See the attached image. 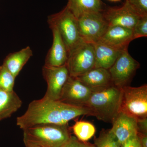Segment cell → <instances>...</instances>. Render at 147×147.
Instances as JSON below:
<instances>
[{
	"mask_svg": "<svg viewBox=\"0 0 147 147\" xmlns=\"http://www.w3.org/2000/svg\"><path fill=\"white\" fill-rule=\"evenodd\" d=\"M82 115L90 116L89 110L84 106L69 105L43 96L29 104L26 112L16 119V125L23 130L41 124L64 125Z\"/></svg>",
	"mask_w": 147,
	"mask_h": 147,
	"instance_id": "1",
	"label": "cell"
},
{
	"mask_svg": "<svg viewBox=\"0 0 147 147\" xmlns=\"http://www.w3.org/2000/svg\"><path fill=\"white\" fill-rule=\"evenodd\" d=\"M121 93V88L113 85L101 90L93 92L84 106L89 110L90 116L112 123L119 113Z\"/></svg>",
	"mask_w": 147,
	"mask_h": 147,
	"instance_id": "2",
	"label": "cell"
},
{
	"mask_svg": "<svg viewBox=\"0 0 147 147\" xmlns=\"http://www.w3.org/2000/svg\"><path fill=\"white\" fill-rule=\"evenodd\" d=\"M23 130L24 141L42 147H61L71 137L67 124H41Z\"/></svg>",
	"mask_w": 147,
	"mask_h": 147,
	"instance_id": "3",
	"label": "cell"
},
{
	"mask_svg": "<svg viewBox=\"0 0 147 147\" xmlns=\"http://www.w3.org/2000/svg\"><path fill=\"white\" fill-rule=\"evenodd\" d=\"M119 113H122L137 121L147 118V86L121 88Z\"/></svg>",
	"mask_w": 147,
	"mask_h": 147,
	"instance_id": "4",
	"label": "cell"
},
{
	"mask_svg": "<svg viewBox=\"0 0 147 147\" xmlns=\"http://www.w3.org/2000/svg\"><path fill=\"white\" fill-rule=\"evenodd\" d=\"M47 22L57 28L68 54L83 41L79 35L77 19L66 6L60 12L48 16Z\"/></svg>",
	"mask_w": 147,
	"mask_h": 147,
	"instance_id": "5",
	"label": "cell"
},
{
	"mask_svg": "<svg viewBox=\"0 0 147 147\" xmlns=\"http://www.w3.org/2000/svg\"><path fill=\"white\" fill-rule=\"evenodd\" d=\"M95 59L92 44L82 41L69 52L66 65L69 76L77 77L94 68Z\"/></svg>",
	"mask_w": 147,
	"mask_h": 147,
	"instance_id": "6",
	"label": "cell"
},
{
	"mask_svg": "<svg viewBox=\"0 0 147 147\" xmlns=\"http://www.w3.org/2000/svg\"><path fill=\"white\" fill-rule=\"evenodd\" d=\"M77 23L82 40L91 44L98 42L109 27L102 12L85 13L77 19Z\"/></svg>",
	"mask_w": 147,
	"mask_h": 147,
	"instance_id": "7",
	"label": "cell"
},
{
	"mask_svg": "<svg viewBox=\"0 0 147 147\" xmlns=\"http://www.w3.org/2000/svg\"><path fill=\"white\" fill-rule=\"evenodd\" d=\"M139 67L140 64L129 55L127 49L123 50L108 69L113 85L120 88L128 86Z\"/></svg>",
	"mask_w": 147,
	"mask_h": 147,
	"instance_id": "8",
	"label": "cell"
},
{
	"mask_svg": "<svg viewBox=\"0 0 147 147\" xmlns=\"http://www.w3.org/2000/svg\"><path fill=\"white\" fill-rule=\"evenodd\" d=\"M42 73L47 84L44 97L52 100H59L63 88L69 76L66 65L54 67L44 65Z\"/></svg>",
	"mask_w": 147,
	"mask_h": 147,
	"instance_id": "9",
	"label": "cell"
},
{
	"mask_svg": "<svg viewBox=\"0 0 147 147\" xmlns=\"http://www.w3.org/2000/svg\"><path fill=\"white\" fill-rule=\"evenodd\" d=\"M102 15L109 26H119L133 29L141 16L127 0L119 7L105 9Z\"/></svg>",
	"mask_w": 147,
	"mask_h": 147,
	"instance_id": "10",
	"label": "cell"
},
{
	"mask_svg": "<svg viewBox=\"0 0 147 147\" xmlns=\"http://www.w3.org/2000/svg\"><path fill=\"white\" fill-rule=\"evenodd\" d=\"M92 92L76 77L69 76L59 100L69 105L84 106Z\"/></svg>",
	"mask_w": 147,
	"mask_h": 147,
	"instance_id": "11",
	"label": "cell"
},
{
	"mask_svg": "<svg viewBox=\"0 0 147 147\" xmlns=\"http://www.w3.org/2000/svg\"><path fill=\"white\" fill-rule=\"evenodd\" d=\"M133 40L132 29L119 26H111L108 27L98 42L122 51L127 49L129 43Z\"/></svg>",
	"mask_w": 147,
	"mask_h": 147,
	"instance_id": "12",
	"label": "cell"
},
{
	"mask_svg": "<svg viewBox=\"0 0 147 147\" xmlns=\"http://www.w3.org/2000/svg\"><path fill=\"white\" fill-rule=\"evenodd\" d=\"M53 34V42L45 58V65L60 67L65 65L68 59L67 50L57 28L49 24Z\"/></svg>",
	"mask_w": 147,
	"mask_h": 147,
	"instance_id": "13",
	"label": "cell"
},
{
	"mask_svg": "<svg viewBox=\"0 0 147 147\" xmlns=\"http://www.w3.org/2000/svg\"><path fill=\"white\" fill-rule=\"evenodd\" d=\"M112 123L113 127L110 131L121 145L130 137L138 134L137 120L124 113H119Z\"/></svg>",
	"mask_w": 147,
	"mask_h": 147,
	"instance_id": "14",
	"label": "cell"
},
{
	"mask_svg": "<svg viewBox=\"0 0 147 147\" xmlns=\"http://www.w3.org/2000/svg\"><path fill=\"white\" fill-rule=\"evenodd\" d=\"M76 78L93 92L101 90L113 85L108 69L100 67H94Z\"/></svg>",
	"mask_w": 147,
	"mask_h": 147,
	"instance_id": "15",
	"label": "cell"
},
{
	"mask_svg": "<svg viewBox=\"0 0 147 147\" xmlns=\"http://www.w3.org/2000/svg\"><path fill=\"white\" fill-rule=\"evenodd\" d=\"M92 45L95 59V67L109 69L123 51L116 50L100 42Z\"/></svg>",
	"mask_w": 147,
	"mask_h": 147,
	"instance_id": "16",
	"label": "cell"
},
{
	"mask_svg": "<svg viewBox=\"0 0 147 147\" xmlns=\"http://www.w3.org/2000/svg\"><path fill=\"white\" fill-rule=\"evenodd\" d=\"M22 104L21 98L14 90L6 91L0 88V121L11 117Z\"/></svg>",
	"mask_w": 147,
	"mask_h": 147,
	"instance_id": "17",
	"label": "cell"
},
{
	"mask_svg": "<svg viewBox=\"0 0 147 147\" xmlns=\"http://www.w3.org/2000/svg\"><path fill=\"white\" fill-rule=\"evenodd\" d=\"M33 55L32 49L29 46L6 56L3 65L16 78L24 65Z\"/></svg>",
	"mask_w": 147,
	"mask_h": 147,
	"instance_id": "18",
	"label": "cell"
},
{
	"mask_svg": "<svg viewBox=\"0 0 147 147\" xmlns=\"http://www.w3.org/2000/svg\"><path fill=\"white\" fill-rule=\"evenodd\" d=\"M66 6L77 19L85 13L102 12L105 10L100 0H68Z\"/></svg>",
	"mask_w": 147,
	"mask_h": 147,
	"instance_id": "19",
	"label": "cell"
},
{
	"mask_svg": "<svg viewBox=\"0 0 147 147\" xmlns=\"http://www.w3.org/2000/svg\"><path fill=\"white\" fill-rule=\"evenodd\" d=\"M72 129L77 139L82 142L91 139L96 132L95 127L92 124L84 121H76Z\"/></svg>",
	"mask_w": 147,
	"mask_h": 147,
	"instance_id": "20",
	"label": "cell"
},
{
	"mask_svg": "<svg viewBox=\"0 0 147 147\" xmlns=\"http://www.w3.org/2000/svg\"><path fill=\"white\" fill-rule=\"evenodd\" d=\"M96 147H121V145L110 130L103 131L95 140Z\"/></svg>",
	"mask_w": 147,
	"mask_h": 147,
	"instance_id": "21",
	"label": "cell"
},
{
	"mask_svg": "<svg viewBox=\"0 0 147 147\" xmlns=\"http://www.w3.org/2000/svg\"><path fill=\"white\" fill-rule=\"evenodd\" d=\"M15 79L3 65L0 66V88L6 91L14 90Z\"/></svg>",
	"mask_w": 147,
	"mask_h": 147,
	"instance_id": "22",
	"label": "cell"
},
{
	"mask_svg": "<svg viewBox=\"0 0 147 147\" xmlns=\"http://www.w3.org/2000/svg\"><path fill=\"white\" fill-rule=\"evenodd\" d=\"M134 39L147 36V15L139 18L132 29Z\"/></svg>",
	"mask_w": 147,
	"mask_h": 147,
	"instance_id": "23",
	"label": "cell"
},
{
	"mask_svg": "<svg viewBox=\"0 0 147 147\" xmlns=\"http://www.w3.org/2000/svg\"><path fill=\"white\" fill-rule=\"evenodd\" d=\"M141 16L147 15V0H127Z\"/></svg>",
	"mask_w": 147,
	"mask_h": 147,
	"instance_id": "24",
	"label": "cell"
},
{
	"mask_svg": "<svg viewBox=\"0 0 147 147\" xmlns=\"http://www.w3.org/2000/svg\"><path fill=\"white\" fill-rule=\"evenodd\" d=\"M121 147H142L141 140L138 134L129 138L121 145Z\"/></svg>",
	"mask_w": 147,
	"mask_h": 147,
	"instance_id": "25",
	"label": "cell"
},
{
	"mask_svg": "<svg viewBox=\"0 0 147 147\" xmlns=\"http://www.w3.org/2000/svg\"><path fill=\"white\" fill-rule=\"evenodd\" d=\"M138 132L146 134L147 131V118L137 121Z\"/></svg>",
	"mask_w": 147,
	"mask_h": 147,
	"instance_id": "26",
	"label": "cell"
},
{
	"mask_svg": "<svg viewBox=\"0 0 147 147\" xmlns=\"http://www.w3.org/2000/svg\"><path fill=\"white\" fill-rule=\"evenodd\" d=\"M78 140L73 137H70L66 142L61 147H76Z\"/></svg>",
	"mask_w": 147,
	"mask_h": 147,
	"instance_id": "27",
	"label": "cell"
},
{
	"mask_svg": "<svg viewBox=\"0 0 147 147\" xmlns=\"http://www.w3.org/2000/svg\"><path fill=\"white\" fill-rule=\"evenodd\" d=\"M140 140H141V144L142 147H147V137L146 134H144V135L140 136L138 134Z\"/></svg>",
	"mask_w": 147,
	"mask_h": 147,
	"instance_id": "28",
	"label": "cell"
},
{
	"mask_svg": "<svg viewBox=\"0 0 147 147\" xmlns=\"http://www.w3.org/2000/svg\"><path fill=\"white\" fill-rule=\"evenodd\" d=\"M76 147H96L95 146H93V145L88 144L86 143H82L80 142V141H77V144H76Z\"/></svg>",
	"mask_w": 147,
	"mask_h": 147,
	"instance_id": "29",
	"label": "cell"
},
{
	"mask_svg": "<svg viewBox=\"0 0 147 147\" xmlns=\"http://www.w3.org/2000/svg\"><path fill=\"white\" fill-rule=\"evenodd\" d=\"M24 142L26 147H41L29 142H26V141H24Z\"/></svg>",
	"mask_w": 147,
	"mask_h": 147,
	"instance_id": "30",
	"label": "cell"
},
{
	"mask_svg": "<svg viewBox=\"0 0 147 147\" xmlns=\"http://www.w3.org/2000/svg\"><path fill=\"white\" fill-rule=\"evenodd\" d=\"M110 1H120V0H110Z\"/></svg>",
	"mask_w": 147,
	"mask_h": 147,
	"instance_id": "31",
	"label": "cell"
},
{
	"mask_svg": "<svg viewBox=\"0 0 147 147\" xmlns=\"http://www.w3.org/2000/svg\"><path fill=\"white\" fill-rule=\"evenodd\" d=\"M40 146L41 147H45Z\"/></svg>",
	"mask_w": 147,
	"mask_h": 147,
	"instance_id": "32",
	"label": "cell"
}]
</instances>
